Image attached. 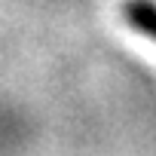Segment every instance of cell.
<instances>
[{"instance_id":"6da1fadb","label":"cell","mask_w":156,"mask_h":156,"mask_svg":"<svg viewBox=\"0 0 156 156\" xmlns=\"http://www.w3.org/2000/svg\"><path fill=\"white\" fill-rule=\"evenodd\" d=\"M122 16L138 34L156 40V0H126Z\"/></svg>"}]
</instances>
